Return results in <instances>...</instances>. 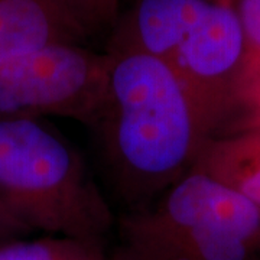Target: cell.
Instances as JSON below:
<instances>
[{
    "label": "cell",
    "mask_w": 260,
    "mask_h": 260,
    "mask_svg": "<svg viewBox=\"0 0 260 260\" xmlns=\"http://www.w3.org/2000/svg\"><path fill=\"white\" fill-rule=\"evenodd\" d=\"M107 55V93L94 126L123 192L143 200L192 171L213 126L164 59L138 51Z\"/></svg>",
    "instance_id": "1"
},
{
    "label": "cell",
    "mask_w": 260,
    "mask_h": 260,
    "mask_svg": "<svg viewBox=\"0 0 260 260\" xmlns=\"http://www.w3.org/2000/svg\"><path fill=\"white\" fill-rule=\"evenodd\" d=\"M32 233L28 227L18 221L12 214L6 210V207L0 203V244L23 239Z\"/></svg>",
    "instance_id": "12"
},
{
    "label": "cell",
    "mask_w": 260,
    "mask_h": 260,
    "mask_svg": "<svg viewBox=\"0 0 260 260\" xmlns=\"http://www.w3.org/2000/svg\"><path fill=\"white\" fill-rule=\"evenodd\" d=\"M244 37V56L234 95L243 99L260 83V0H233Z\"/></svg>",
    "instance_id": "10"
},
{
    "label": "cell",
    "mask_w": 260,
    "mask_h": 260,
    "mask_svg": "<svg viewBox=\"0 0 260 260\" xmlns=\"http://www.w3.org/2000/svg\"><path fill=\"white\" fill-rule=\"evenodd\" d=\"M62 3L87 37L116 26L120 18V0H62Z\"/></svg>",
    "instance_id": "11"
},
{
    "label": "cell",
    "mask_w": 260,
    "mask_h": 260,
    "mask_svg": "<svg viewBox=\"0 0 260 260\" xmlns=\"http://www.w3.org/2000/svg\"><path fill=\"white\" fill-rule=\"evenodd\" d=\"M85 37L62 0H0V58Z\"/></svg>",
    "instance_id": "7"
},
{
    "label": "cell",
    "mask_w": 260,
    "mask_h": 260,
    "mask_svg": "<svg viewBox=\"0 0 260 260\" xmlns=\"http://www.w3.org/2000/svg\"><path fill=\"white\" fill-rule=\"evenodd\" d=\"M251 110V129H260V83L243 97Z\"/></svg>",
    "instance_id": "13"
},
{
    "label": "cell",
    "mask_w": 260,
    "mask_h": 260,
    "mask_svg": "<svg viewBox=\"0 0 260 260\" xmlns=\"http://www.w3.org/2000/svg\"><path fill=\"white\" fill-rule=\"evenodd\" d=\"M244 37L233 0H211L168 64L204 110L211 126L234 95Z\"/></svg>",
    "instance_id": "5"
},
{
    "label": "cell",
    "mask_w": 260,
    "mask_h": 260,
    "mask_svg": "<svg viewBox=\"0 0 260 260\" xmlns=\"http://www.w3.org/2000/svg\"><path fill=\"white\" fill-rule=\"evenodd\" d=\"M259 243V205L192 169L121 221L117 260H249Z\"/></svg>",
    "instance_id": "3"
},
{
    "label": "cell",
    "mask_w": 260,
    "mask_h": 260,
    "mask_svg": "<svg viewBox=\"0 0 260 260\" xmlns=\"http://www.w3.org/2000/svg\"><path fill=\"white\" fill-rule=\"evenodd\" d=\"M107 54L52 44L0 58V116H61L94 126L109 78Z\"/></svg>",
    "instance_id": "4"
},
{
    "label": "cell",
    "mask_w": 260,
    "mask_h": 260,
    "mask_svg": "<svg viewBox=\"0 0 260 260\" xmlns=\"http://www.w3.org/2000/svg\"><path fill=\"white\" fill-rule=\"evenodd\" d=\"M192 169L240 191L260 207V129L214 145L207 142Z\"/></svg>",
    "instance_id": "8"
},
{
    "label": "cell",
    "mask_w": 260,
    "mask_h": 260,
    "mask_svg": "<svg viewBox=\"0 0 260 260\" xmlns=\"http://www.w3.org/2000/svg\"><path fill=\"white\" fill-rule=\"evenodd\" d=\"M211 0H138L116 23L109 52L138 51L168 62Z\"/></svg>",
    "instance_id": "6"
},
{
    "label": "cell",
    "mask_w": 260,
    "mask_h": 260,
    "mask_svg": "<svg viewBox=\"0 0 260 260\" xmlns=\"http://www.w3.org/2000/svg\"><path fill=\"white\" fill-rule=\"evenodd\" d=\"M0 260H109L103 239L48 236L0 244Z\"/></svg>",
    "instance_id": "9"
},
{
    "label": "cell",
    "mask_w": 260,
    "mask_h": 260,
    "mask_svg": "<svg viewBox=\"0 0 260 260\" xmlns=\"http://www.w3.org/2000/svg\"><path fill=\"white\" fill-rule=\"evenodd\" d=\"M0 203L30 232L103 239L110 205L70 142L41 119L0 116Z\"/></svg>",
    "instance_id": "2"
}]
</instances>
